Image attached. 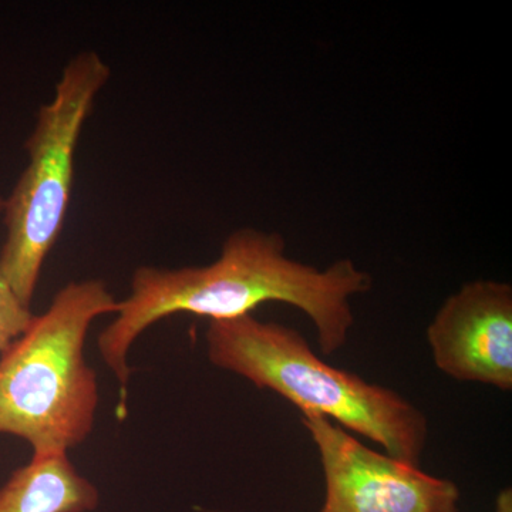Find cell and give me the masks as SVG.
<instances>
[{
    "label": "cell",
    "mask_w": 512,
    "mask_h": 512,
    "mask_svg": "<svg viewBox=\"0 0 512 512\" xmlns=\"http://www.w3.org/2000/svg\"><path fill=\"white\" fill-rule=\"evenodd\" d=\"M493 512H512V488L505 487L495 498Z\"/></svg>",
    "instance_id": "9"
},
{
    "label": "cell",
    "mask_w": 512,
    "mask_h": 512,
    "mask_svg": "<svg viewBox=\"0 0 512 512\" xmlns=\"http://www.w3.org/2000/svg\"><path fill=\"white\" fill-rule=\"evenodd\" d=\"M110 79L109 64L92 50L64 66L55 97L37 111L25 150L29 164L5 200L6 241L0 274L30 306L45 259L62 232L72 197L74 153L97 94Z\"/></svg>",
    "instance_id": "4"
},
{
    "label": "cell",
    "mask_w": 512,
    "mask_h": 512,
    "mask_svg": "<svg viewBox=\"0 0 512 512\" xmlns=\"http://www.w3.org/2000/svg\"><path fill=\"white\" fill-rule=\"evenodd\" d=\"M119 301L100 279L69 282L0 355V434L19 437L32 457L60 456L93 431L99 382L87 363V333Z\"/></svg>",
    "instance_id": "3"
},
{
    "label": "cell",
    "mask_w": 512,
    "mask_h": 512,
    "mask_svg": "<svg viewBox=\"0 0 512 512\" xmlns=\"http://www.w3.org/2000/svg\"><path fill=\"white\" fill-rule=\"evenodd\" d=\"M301 423L318 448L325 480L320 512H460L453 481L377 453L318 413H301Z\"/></svg>",
    "instance_id": "5"
},
{
    "label": "cell",
    "mask_w": 512,
    "mask_h": 512,
    "mask_svg": "<svg viewBox=\"0 0 512 512\" xmlns=\"http://www.w3.org/2000/svg\"><path fill=\"white\" fill-rule=\"evenodd\" d=\"M99 503L96 485L67 454L32 457L0 488V512H90Z\"/></svg>",
    "instance_id": "7"
},
{
    "label": "cell",
    "mask_w": 512,
    "mask_h": 512,
    "mask_svg": "<svg viewBox=\"0 0 512 512\" xmlns=\"http://www.w3.org/2000/svg\"><path fill=\"white\" fill-rule=\"evenodd\" d=\"M434 365L464 383L512 389V288L477 279L448 296L426 330Z\"/></svg>",
    "instance_id": "6"
},
{
    "label": "cell",
    "mask_w": 512,
    "mask_h": 512,
    "mask_svg": "<svg viewBox=\"0 0 512 512\" xmlns=\"http://www.w3.org/2000/svg\"><path fill=\"white\" fill-rule=\"evenodd\" d=\"M207 356L212 365L271 390L303 412L318 413L420 467L429 419L389 387L328 365L298 330L245 315L211 320Z\"/></svg>",
    "instance_id": "2"
},
{
    "label": "cell",
    "mask_w": 512,
    "mask_h": 512,
    "mask_svg": "<svg viewBox=\"0 0 512 512\" xmlns=\"http://www.w3.org/2000/svg\"><path fill=\"white\" fill-rule=\"evenodd\" d=\"M372 276L350 259L326 269L289 258L284 238L254 228L232 232L220 258L207 266L168 269L140 266L131 292L119 302L116 318L101 330L99 352L120 386V406L127 399L131 346L158 320L178 313L210 320L251 315L268 302L295 306L318 333L323 355H333L348 343L355 323L352 299L372 288Z\"/></svg>",
    "instance_id": "1"
},
{
    "label": "cell",
    "mask_w": 512,
    "mask_h": 512,
    "mask_svg": "<svg viewBox=\"0 0 512 512\" xmlns=\"http://www.w3.org/2000/svg\"><path fill=\"white\" fill-rule=\"evenodd\" d=\"M3 205L5 200L0 197V212ZM35 316L0 274V355L29 329Z\"/></svg>",
    "instance_id": "8"
}]
</instances>
